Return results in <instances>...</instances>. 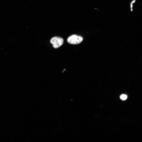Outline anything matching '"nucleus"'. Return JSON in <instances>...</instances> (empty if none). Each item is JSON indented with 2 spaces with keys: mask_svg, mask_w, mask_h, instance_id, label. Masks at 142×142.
<instances>
[{
  "mask_svg": "<svg viewBox=\"0 0 142 142\" xmlns=\"http://www.w3.org/2000/svg\"><path fill=\"white\" fill-rule=\"evenodd\" d=\"M83 40V38L81 36L76 35H73L68 38L67 41L69 44H76L80 43Z\"/></svg>",
  "mask_w": 142,
  "mask_h": 142,
  "instance_id": "nucleus-1",
  "label": "nucleus"
},
{
  "mask_svg": "<svg viewBox=\"0 0 142 142\" xmlns=\"http://www.w3.org/2000/svg\"><path fill=\"white\" fill-rule=\"evenodd\" d=\"M63 39L60 37H55L51 38L50 43L53 44V47L57 48L61 46L63 43Z\"/></svg>",
  "mask_w": 142,
  "mask_h": 142,
  "instance_id": "nucleus-2",
  "label": "nucleus"
},
{
  "mask_svg": "<svg viewBox=\"0 0 142 142\" xmlns=\"http://www.w3.org/2000/svg\"><path fill=\"white\" fill-rule=\"evenodd\" d=\"M127 98L126 95L125 94H122L120 96V98L122 100H126Z\"/></svg>",
  "mask_w": 142,
  "mask_h": 142,
  "instance_id": "nucleus-3",
  "label": "nucleus"
}]
</instances>
